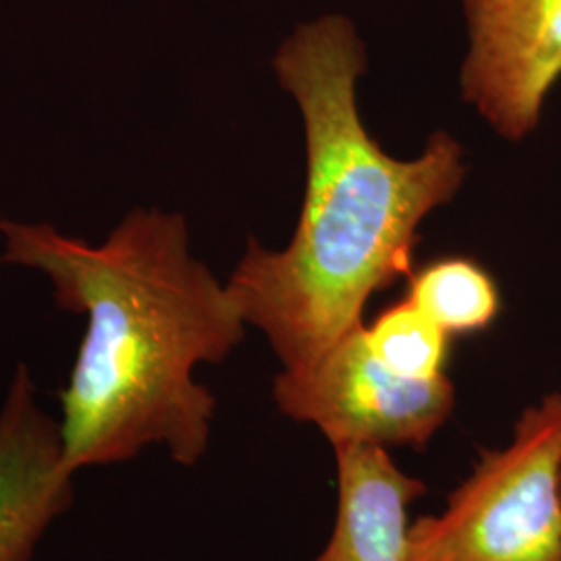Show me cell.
I'll return each instance as SVG.
<instances>
[{"instance_id":"obj_1","label":"cell","mask_w":561,"mask_h":561,"mask_svg":"<svg viewBox=\"0 0 561 561\" xmlns=\"http://www.w3.org/2000/svg\"><path fill=\"white\" fill-rule=\"evenodd\" d=\"M366 67L356 23L335 13L296 25L273 57L304 121L300 219L283 250L248 241L225 283L285 370L360 329L370 298L414 273L422 222L468 178L463 146L447 131L431 134L414 159L382 150L358 106Z\"/></svg>"},{"instance_id":"obj_2","label":"cell","mask_w":561,"mask_h":561,"mask_svg":"<svg viewBox=\"0 0 561 561\" xmlns=\"http://www.w3.org/2000/svg\"><path fill=\"white\" fill-rule=\"evenodd\" d=\"M2 261L36 268L85 333L60 391V439L73 472L162 447L181 466L204 458L217 398L196 381L245 335L227 283L192 254L180 213L131 208L92 245L46 222L4 221Z\"/></svg>"},{"instance_id":"obj_3","label":"cell","mask_w":561,"mask_h":561,"mask_svg":"<svg viewBox=\"0 0 561 561\" xmlns=\"http://www.w3.org/2000/svg\"><path fill=\"white\" fill-rule=\"evenodd\" d=\"M405 561H561V391L481 449L439 514L410 522Z\"/></svg>"},{"instance_id":"obj_4","label":"cell","mask_w":561,"mask_h":561,"mask_svg":"<svg viewBox=\"0 0 561 561\" xmlns=\"http://www.w3.org/2000/svg\"><path fill=\"white\" fill-rule=\"evenodd\" d=\"M364 324L312 364L280 368L273 400L283 416L317 426L333 449H422L454 414V381L447 375L408 379L389 370L370 352Z\"/></svg>"},{"instance_id":"obj_5","label":"cell","mask_w":561,"mask_h":561,"mask_svg":"<svg viewBox=\"0 0 561 561\" xmlns=\"http://www.w3.org/2000/svg\"><path fill=\"white\" fill-rule=\"evenodd\" d=\"M460 90L500 138L533 136L561 81V0H461Z\"/></svg>"},{"instance_id":"obj_6","label":"cell","mask_w":561,"mask_h":561,"mask_svg":"<svg viewBox=\"0 0 561 561\" xmlns=\"http://www.w3.org/2000/svg\"><path fill=\"white\" fill-rule=\"evenodd\" d=\"M59 421L20 364L0 405V561H34L42 537L73 503Z\"/></svg>"},{"instance_id":"obj_7","label":"cell","mask_w":561,"mask_h":561,"mask_svg":"<svg viewBox=\"0 0 561 561\" xmlns=\"http://www.w3.org/2000/svg\"><path fill=\"white\" fill-rule=\"evenodd\" d=\"M337 512L331 537L312 561H405L410 507L424 482L393 461L387 449L335 447Z\"/></svg>"},{"instance_id":"obj_8","label":"cell","mask_w":561,"mask_h":561,"mask_svg":"<svg viewBox=\"0 0 561 561\" xmlns=\"http://www.w3.org/2000/svg\"><path fill=\"white\" fill-rule=\"evenodd\" d=\"M408 300L451 337L486 331L502 312L493 275L468 256H443L408 277Z\"/></svg>"},{"instance_id":"obj_9","label":"cell","mask_w":561,"mask_h":561,"mask_svg":"<svg viewBox=\"0 0 561 561\" xmlns=\"http://www.w3.org/2000/svg\"><path fill=\"white\" fill-rule=\"evenodd\" d=\"M364 335L370 352L401 377L435 379L445 375L451 335L408 298L387 306L375 321L364 324Z\"/></svg>"},{"instance_id":"obj_10","label":"cell","mask_w":561,"mask_h":561,"mask_svg":"<svg viewBox=\"0 0 561 561\" xmlns=\"http://www.w3.org/2000/svg\"><path fill=\"white\" fill-rule=\"evenodd\" d=\"M2 225H4V219H0V229H2Z\"/></svg>"}]
</instances>
